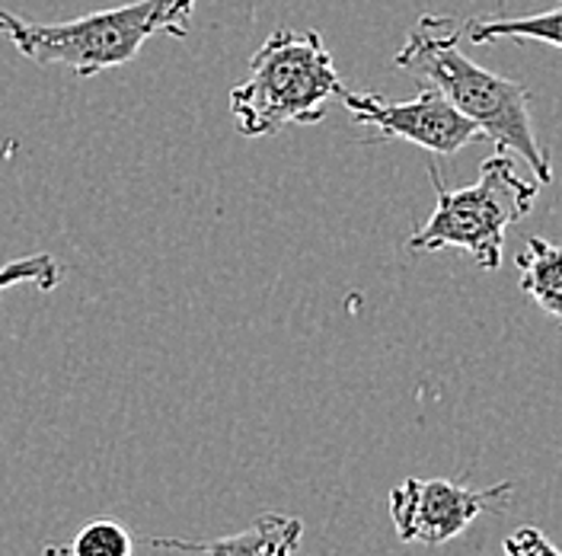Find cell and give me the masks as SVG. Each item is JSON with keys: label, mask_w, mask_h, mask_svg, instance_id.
I'll list each match as a JSON object with an SVG mask.
<instances>
[{"label": "cell", "mask_w": 562, "mask_h": 556, "mask_svg": "<svg viewBox=\"0 0 562 556\" xmlns=\"http://www.w3.org/2000/svg\"><path fill=\"white\" fill-rule=\"evenodd\" d=\"M463 38L473 45H490V42H543L562 48V3L543 13L530 16H505V20H467L463 23Z\"/></svg>", "instance_id": "9"}, {"label": "cell", "mask_w": 562, "mask_h": 556, "mask_svg": "<svg viewBox=\"0 0 562 556\" xmlns=\"http://www.w3.org/2000/svg\"><path fill=\"white\" fill-rule=\"evenodd\" d=\"M502 551H505V556H562L560 547H557L540 527H530V524L512 531V534L505 537Z\"/></svg>", "instance_id": "12"}, {"label": "cell", "mask_w": 562, "mask_h": 556, "mask_svg": "<svg viewBox=\"0 0 562 556\" xmlns=\"http://www.w3.org/2000/svg\"><path fill=\"white\" fill-rule=\"evenodd\" d=\"M199 0H132L65 23H26L3 10L7 35L23 58L42 68H68L77 77H97L138 58L154 35L186 38Z\"/></svg>", "instance_id": "2"}, {"label": "cell", "mask_w": 562, "mask_h": 556, "mask_svg": "<svg viewBox=\"0 0 562 556\" xmlns=\"http://www.w3.org/2000/svg\"><path fill=\"white\" fill-rule=\"evenodd\" d=\"M61 263L52 253H33V256H20L0 266V294L16 288V285H35L38 291H55L61 285Z\"/></svg>", "instance_id": "11"}, {"label": "cell", "mask_w": 562, "mask_h": 556, "mask_svg": "<svg viewBox=\"0 0 562 556\" xmlns=\"http://www.w3.org/2000/svg\"><path fill=\"white\" fill-rule=\"evenodd\" d=\"M48 554L61 556H132L135 554V541L128 534V527L119 522V519H93L87 522L70 541L68 547H58V551H48Z\"/></svg>", "instance_id": "10"}, {"label": "cell", "mask_w": 562, "mask_h": 556, "mask_svg": "<svg viewBox=\"0 0 562 556\" xmlns=\"http://www.w3.org/2000/svg\"><path fill=\"white\" fill-rule=\"evenodd\" d=\"M438 205L409 237L413 253H438L457 246L473 256L483 273H495L502 266V246L508 224L521 221L533 209L537 186L527 182L515 170V160L498 151L495 157L483 160L480 179L467 189H448L435 167H428Z\"/></svg>", "instance_id": "4"}, {"label": "cell", "mask_w": 562, "mask_h": 556, "mask_svg": "<svg viewBox=\"0 0 562 556\" xmlns=\"http://www.w3.org/2000/svg\"><path fill=\"white\" fill-rule=\"evenodd\" d=\"M0 26H3V7H0Z\"/></svg>", "instance_id": "13"}, {"label": "cell", "mask_w": 562, "mask_h": 556, "mask_svg": "<svg viewBox=\"0 0 562 556\" xmlns=\"http://www.w3.org/2000/svg\"><path fill=\"white\" fill-rule=\"evenodd\" d=\"M304 537V522L281 512H262L256 522L214 541H186V537H144L150 547L182 551L199 556H294Z\"/></svg>", "instance_id": "7"}, {"label": "cell", "mask_w": 562, "mask_h": 556, "mask_svg": "<svg viewBox=\"0 0 562 556\" xmlns=\"http://www.w3.org/2000/svg\"><path fill=\"white\" fill-rule=\"evenodd\" d=\"M515 483L490 489H470L451 480H419L409 477L390 492V519L403 544L441 547L463 534L486 512H505Z\"/></svg>", "instance_id": "5"}, {"label": "cell", "mask_w": 562, "mask_h": 556, "mask_svg": "<svg viewBox=\"0 0 562 556\" xmlns=\"http://www.w3.org/2000/svg\"><path fill=\"white\" fill-rule=\"evenodd\" d=\"M521 291L562 326V246L530 237L518 253Z\"/></svg>", "instance_id": "8"}, {"label": "cell", "mask_w": 562, "mask_h": 556, "mask_svg": "<svg viewBox=\"0 0 562 556\" xmlns=\"http://www.w3.org/2000/svg\"><path fill=\"white\" fill-rule=\"evenodd\" d=\"M346 84L316 30H276L231 90L234 125L244 138H269L284 125H316Z\"/></svg>", "instance_id": "3"}, {"label": "cell", "mask_w": 562, "mask_h": 556, "mask_svg": "<svg viewBox=\"0 0 562 556\" xmlns=\"http://www.w3.org/2000/svg\"><path fill=\"white\" fill-rule=\"evenodd\" d=\"M339 100L346 103L355 125L374 132L371 141H409L441 157H454L460 147L486 141L480 125L460 115L448 103V97L435 87H422L406 103H390L378 93H351V90H342Z\"/></svg>", "instance_id": "6"}, {"label": "cell", "mask_w": 562, "mask_h": 556, "mask_svg": "<svg viewBox=\"0 0 562 556\" xmlns=\"http://www.w3.org/2000/svg\"><path fill=\"white\" fill-rule=\"evenodd\" d=\"M463 23L454 16L425 13L406 45L396 52L393 65L409 77L435 87L448 97L460 115L480 125L483 138L492 141L505 154H518L533 170L540 186L553 182V164L547 147L540 144L530 119V93L518 80L480 68L460 52Z\"/></svg>", "instance_id": "1"}]
</instances>
